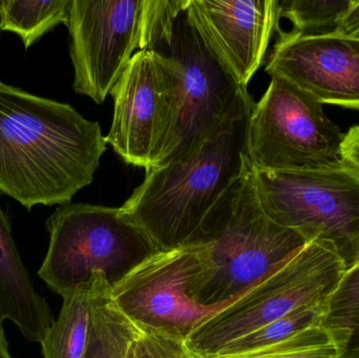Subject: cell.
<instances>
[{
    "mask_svg": "<svg viewBox=\"0 0 359 358\" xmlns=\"http://www.w3.org/2000/svg\"><path fill=\"white\" fill-rule=\"evenodd\" d=\"M98 122L0 80V193L27 210L71 203L107 151Z\"/></svg>",
    "mask_w": 359,
    "mask_h": 358,
    "instance_id": "cell-1",
    "label": "cell"
},
{
    "mask_svg": "<svg viewBox=\"0 0 359 358\" xmlns=\"http://www.w3.org/2000/svg\"><path fill=\"white\" fill-rule=\"evenodd\" d=\"M346 270L332 244L312 240L284 266L203 322L186 338V347L192 357H215L230 343L301 307L328 305Z\"/></svg>",
    "mask_w": 359,
    "mask_h": 358,
    "instance_id": "cell-5",
    "label": "cell"
},
{
    "mask_svg": "<svg viewBox=\"0 0 359 358\" xmlns=\"http://www.w3.org/2000/svg\"><path fill=\"white\" fill-rule=\"evenodd\" d=\"M253 105L228 118L191 155L147 170L121 206L160 252L187 247L211 208L250 165Z\"/></svg>",
    "mask_w": 359,
    "mask_h": 358,
    "instance_id": "cell-3",
    "label": "cell"
},
{
    "mask_svg": "<svg viewBox=\"0 0 359 358\" xmlns=\"http://www.w3.org/2000/svg\"><path fill=\"white\" fill-rule=\"evenodd\" d=\"M190 11L219 56L248 88L280 19L278 0H191Z\"/></svg>",
    "mask_w": 359,
    "mask_h": 358,
    "instance_id": "cell-13",
    "label": "cell"
},
{
    "mask_svg": "<svg viewBox=\"0 0 359 358\" xmlns=\"http://www.w3.org/2000/svg\"><path fill=\"white\" fill-rule=\"evenodd\" d=\"M6 321L16 326L25 340L40 344L55 319L50 305L34 287L0 208V329Z\"/></svg>",
    "mask_w": 359,
    "mask_h": 358,
    "instance_id": "cell-14",
    "label": "cell"
},
{
    "mask_svg": "<svg viewBox=\"0 0 359 358\" xmlns=\"http://www.w3.org/2000/svg\"><path fill=\"white\" fill-rule=\"evenodd\" d=\"M136 358H192L185 340L157 333H141L135 342Z\"/></svg>",
    "mask_w": 359,
    "mask_h": 358,
    "instance_id": "cell-22",
    "label": "cell"
},
{
    "mask_svg": "<svg viewBox=\"0 0 359 358\" xmlns=\"http://www.w3.org/2000/svg\"><path fill=\"white\" fill-rule=\"evenodd\" d=\"M111 291L104 275L96 273L65 296L58 319L40 343L43 358H84L95 307Z\"/></svg>",
    "mask_w": 359,
    "mask_h": 358,
    "instance_id": "cell-15",
    "label": "cell"
},
{
    "mask_svg": "<svg viewBox=\"0 0 359 358\" xmlns=\"http://www.w3.org/2000/svg\"><path fill=\"white\" fill-rule=\"evenodd\" d=\"M151 52L174 59L181 75L178 128L164 165L194 153L228 118L253 101L248 88L241 85L205 35L189 6L180 13L170 38Z\"/></svg>",
    "mask_w": 359,
    "mask_h": 358,
    "instance_id": "cell-7",
    "label": "cell"
},
{
    "mask_svg": "<svg viewBox=\"0 0 359 358\" xmlns=\"http://www.w3.org/2000/svg\"><path fill=\"white\" fill-rule=\"evenodd\" d=\"M351 0H284L280 17L292 23V32L302 35H322L337 29Z\"/></svg>",
    "mask_w": 359,
    "mask_h": 358,
    "instance_id": "cell-20",
    "label": "cell"
},
{
    "mask_svg": "<svg viewBox=\"0 0 359 358\" xmlns=\"http://www.w3.org/2000/svg\"><path fill=\"white\" fill-rule=\"evenodd\" d=\"M310 241L264 212L252 164L215 204L190 242L200 269L190 298L222 309L284 266Z\"/></svg>",
    "mask_w": 359,
    "mask_h": 358,
    "instance_id": "cell-2",
    "label": "cell"
},
{
    "mask_svg": "<svg viewBox=\"0 0 359 358\" xmlns=\"http://www.w3.org/2000/svg\"><path fill=\"white\" fill-rule=\"evenodd\" d=\"M0 358H13L4 330L0 329Z\"/></svg>",
    "mask_w": 359,
    "mask_h": 358,
    "instance_id": "cell-25",
    "label": "cell"
},
{
    "mask_svg": "<svg viewBox=\"0 0 359 358\" xmlns=\"http://www.w3.org/2000/svg\"><path fill=\"white\" fill-rule=\"evenodd\" d=\"M341 159L359 174V125L350 128L344 137Z\"/></svg>",
    "mask_w": 359,
    "mask_h": 358,
    "instance_id": "cell-23",
    "label": "cell"
},
{
    "mask_svg": "<svg viewBox=\"0 0 359 358\" xmlns=\"http://www.w3.org/2000/svg\"><path fill=\"white\" fill-rule=\"evenodd\" d=\"M326 313V304L301 307L289 315L230 343L217 355L245 354L273 346L312 326L325 323Z\"/></svg>",
    "mask_w": 359,
    "mask_h": 358,
    "instance_id": "cell-19",
    "label": "cell"
},
{
    "mask_svg": "<svg viewBox=\"0 0 359 358\" xmlns=\"http://www.w3.org/2000/svg\"><path fill=\"white\" fill-rule=\"evenodd\" d=\"M335 32L359 39V1L351 0Z\"/></svg>",
    "mask_w": 359,
    "mask_h": 358,
    "instance_id": "cell-24",
    "label": "cell"
},
{
    "mask_svg": "<svg viewBox=\"0 0 359 358\" xmlns=\"http://www.w3.org/2000/svg\"><path fill=\"white\" fill-rule=\"evenodd\" d=\"M353 336L351 329L329 327L323 323L312 326L284 342L253 352L205 358H341Z\"/></svg>",
    "mask_w": 359,
    "mask_h": 358,
    "instance_id": "cell-17",
    "label": "cell"
},
{
    "mask_svg": "<svg viewBox=\"0 0 359 358\" xmlns=\"http://www.w3.org/2000/svg\"><path fill=\"white\" fill-rule=\"evenodd\" d=\"M126 358H136V354H135V343L132 345V347H130V350H128Z\"/></svg>",
    "mask_w": 359,
    "mask_h": 358,
    "instance_id": "cell-27",
    "label": "cell"
},
{
    "mask_svg": "<svg viewBox=\"0 0 359 358\" xmlns=\"http://www.w3.org/2000/svg\"><path fill=\"white\" fill-rule=\"evenodd\" d=\"M72 0H0V31L20 37L25 48L52 31L67 25Z\"/></svg>",
    "mask_w": 359,
    "mask_h": 358,
    "instance_id": "cell-16",
    "label": "cell"
},
{
    "mask_svg": "<svg viewBox=\"0 0 359 358\" xmlns=\"http://www.w3.org/2000/svg\"><path fill=\"white\" fill-rule=\"evenodd\" d=\"M144 0H72L69 55L73 88L104 102L140 50Z\"/></svg>",
    "mask_w": 359,
    "mask_h": 358,
    "instance_id": "cell-10",
    "label": "cell"
},
{
    "mask_svg": "<svg viewBox=\"0 0 359 358\" xmlns=\"http://www.w3.org/2000/svg\"><path fill=\"white\" fill-rule=\"evenodd\" d=\"M198 269V254L190 246L157 252L114 286L111 303L143 333L185 340L221 310L190 298L188 289Z\"/></svg>",
    "mask_w": 359,
    "mask_h": 358,
    "instance_id": "cell-11",
    "label": "cell"
},
{
    "mask_svg": "<svg viewBox=\"0 0 359 358\" xmlns=\"http://www.w3.org/2000/svg\"><path fill=\"white\" fill-rule=\"evenodd\" d=\"M141 333L107 296L95 307L84 358H126Z\"/></svg>",
    "mask_w": 359,
    "mask_h": 358,
    "instance_id": "cell-18",
    "label": "cell"
},
{
    "mask_svg": "<svg viewBox=\"0 0 359 358\" xmlns=\"http://www.w3.org/2000/svg\"><path fill=\"white\" fill-rule=\"evenodd\" d=\"M322 103L280 77H271L249 117L248 155L255 170L288 172L341 159L345 135Z\"/></svg>",
    "mask_w": 359,
    "mask_h": 358,
    "instance_id": "cell-9",
    "label": "cell"
},
{
    "mask_svg": "<svg viewBox=\"0 0 359 358\" xmlns=\"http://www.w3.org/2000/svg\"><path fill=\"white\" fill-rule=\"evenodd\" d=\"M359 332H356L358 334ZM341 358H359V338L358 340H352L351 344L348 347L347 351Z\"/></svg>",
    "mask_w": 359,
    "mask_h": 358,
    "instance_id": "cell-26",
    "label": "cell"
},
{
    "mask_svg": "<svg viewBox=\"0 0 359 358\" xmlns=\"http://www.w3.org/2000/svg\"><path fill=\"white\" fill-rule=\"evenodd\" d=\"M255 188L276 224L332 244L347 269L358 262L359 174L343 160L288 172L255 170Z\"/></svg>",
    "mask_w": 359,
    "mask_h": 358,
    "instance_id": "cell-6",
    "label": "cell"
},
{
    "mask_svg": "<svg viewBox=\"0 0 359 358\" xmlns=\"http://www.w3.org/2000/svg\"><path fill=\"white\" fill-rule=\"evenodd\" d=\"M266 71L311 95L322 104L359 109V39L332 32H280Z\"/></svg>",
    "mask_w": 359,
    "mask_h": 358,
    "instance_id": "cell-12",
    "label": "cell"
},
{
    "mask_svg": "<svg viewBox=\"0 0 359 358\" xmlns=\"http://www.w3.org/2000/svg\"><path fill=\"white\" fill-rule=\"evenodd\" d=\"M180 67L151 50L133 56L111 92L114 116L105 137L126 163L149 170L164 163L180 118Z\"/></svg>",
    "mask_w": 359,
    "mask_h": 358,
    "instance_id": "cell-8",
    "label": "cell"
},
{
    "mask_svg": "<svg viewBox=\"0 0 359 358\" xmlns=\"http://www.w3.org/2000/svg\"><path fill=\"white\" fill-rule=\"evenodd\" d=\"M50 241L38 277L61 298L101 273L111 287L159 252L122 207L69 203L46 221Z\"/></svg>",
    "mask_w": 359,
    "mask_h": 358,
    "instance_id": "cell-4",
    "label": "cell"
},
{
    "mask_svg": "<svg viewBox=\"0 0 359 358\" xmlns=\"http://www.w3.org/2000/svg\"><path fill=\"white\" fill-rule=\"evenodd\" d=\"M324 324L359 332V261L346 270L329 298Z\"/></svg>",
    "mask_w": 359,
    "mask_h": 358,
    "instance_id": "cell-21",
    "label": "cell"
}]
</instances>
